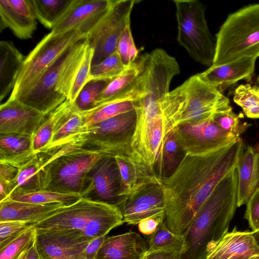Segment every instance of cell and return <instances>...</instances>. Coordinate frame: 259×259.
<instances>
[{"instance_id": "obj_1", "label": "cell", "mask_w": 259, "mask_h": 259, "mask_svg": "<svg viewBox=\"0 0 259 259\" xmlns=\"http://www.w3.org/2000/svg\"><path fill=\"white\" fill-rule=\"evenodd\" d=\"M241 138L207 154H185L169 176L162 179L167 227L182 235L218 183L236 167L244 149Z\"/></svg>"}, {"instance_id": "obj_2", "label": "cell", "mask_w": 259, "mask_h": 259, "mask_svg": "<svg viewBox=\"0 0 259 259\" xmlns=\"http://www.w3.org/2000/svg\"><path fill=\"white\" fill-rule=\"evenodd\" d=\"M236 167L217 185L184 233L182 259H203L207 249L228 232L236 209Z\"/></svg>"}, {"instance_id": "obj_3", "label": "cell", "mask_w": 259, "mask_h": 259, "mask_svg": "<svg viewBox=\"0 0 259 259\" xmlns=\"http://www.w3.org/2000/svg\"><path fill=\"white\" fill-rule=\"evenodd\" d=\"M186 106V92L182 84L169 92L162 101L159 110L136 111L137 120L131 144L132 154L153 174L157 175L155 168L158 155L168 136L179 125Z\"/></svg>"}, {"instance_id": "obj_4", "label": "cell", "mask_w": 259, "mask_h": 259, "mask_svg": "<svg viewBox=\"0 0 259 259\" xmlns=\"http://www.w3.org/2000/svg\"><path fill=\"white\" fill-rule=\"evenodd\" d=\"M88 36L64 51L36 84L17 100L48 115L69 100L76 74L89 45Z\"/></svg>"}, {"instance_id": "obj_5", "label": "cell", "mask_w": 259, "mask_h": 259, "mask_svg": "<svg viewBox=\"0 0 259 259\" xmlns=\"http://www.w3.org/2000/svg\"><path fill=\"white\" fill-rule=\"evenodd\" d=\"M259 57V3L230 14L216 34L212 65Z\"/></svg>"}, {"instance_id": "obj_6", "label": "cell", "mask_w": 259, "mask_h": 259, "mask_svg": "<svg viewBox=\"0 0 259 259\" xmlns=\"http://www.w3.org/2000/svg\"><path fill=\"white\" fill-rule=\"evenodd\" d=\"M46 151L49 157L44 168L41 190L80 195L88 172L102 156L84 149Z\"/></svg>"}, {"instance_id": "obj_7", "label": "cell", "mask_w": 259, "mask_h": 259, "mask_svg": "<svg viewBox=\"0 0 259 259\" xmlns=\"http://www.w3.org/2000/svg\"><path fill=\"white\" fill-rule=\"evenodd\" d=\"M137 120L135 110L99 123L84 126L70 143L75 149H84L102 155L131 154V140Z\"/></svg>"}, {"instance_id": "obj_8", "label": "cell", "mask_w": 259, "mask_h": 259, "mask_svg": "<svg viewBox=\"0 0 259 259\" xmlns=\"http://www.w3.org/2000/svg\"><path fill=\"white\" fill-rule=\"evenodd\" d=\"M177 40L196 62L207 66L213 62L215 41L209 30L204 5L198 0H174Z\"/></svg>"}, {"instance_id": "obj_9", "label": "cell", "mask_w": 259, "mask_h": 259, "mask_svg": "<svg viewBox=\"0 0 259 259\" xmlns=\"http://www.w3.org/2000/svg\"><path fill=\"white\" fill-rule=\"evenodd\" d=\"M88 35L77 30L46 35L25 58L8 100H17L26 94L64 51Z\"/></svg>"}, {"instance_id": "obj_10", "label": "cell", "mask_w": 259, "mask_h": 259, "mask_svg": "<svg viewBox=\"0 0 259 259\" xmlns=\"http://www.w3.org/2000/svg\"><path fill=\"white\" fill-rule=\"evenodd\" d=\"M136 0H113L110 9L89 34V45L94 50L92 64H97L115 52L124 29L131 24Z\"/></svg>"}, {"instance_id": "obj_11", "label": "cell", "mask_w": 259, "mask_h": 259, "mask_svg": "<svg viewBox=\"0 0 259 259\" xmlns=\"http://www.w3.org/2000/svg\"><path fill=\"white\" fill-rule=\"evenodd\" d=\"M186 95L185 112L179 124L197 123L210 119L231 105L221 91L200 79L197 74L183 83Z\"/></svg>"}, {"instance_id": "obj_12", "label": "cell", "mask_w": 259, "mask_h": 259, "mask_svg": "<svg viewBox=\"0 0 259 259\" xmlns=\"http://www.w3.org/2000/svg\"><path fill=\"white\" fill-rule=\"evenodd\" d=\"M172 132L185 154L192 155L207 154L239 139L225 132L212 119L180 124Z\"/></svg>"}, {"instance_id": "obj_13", "label": "cell", "mask_w": 259, "mask_h": 259, "mask_svg": "<svg viewBox=\"0 0 259 259\" xmlns=\"http://www.w3.org/2000/svg\"><path fill=\"white\" fill-rule=\"evenodd\" d=\"M120 191V175L114 157L102 155L88 172L81 196L118 207Z\"/></svg>"}, {"instance_id": "obj_14", "label": "cell", "mask_w": 259, "mask_h": 259, "mask_svg": "<svg viewBox=\"0 0 259 259\" xmlns=\"http://www.w3.org/2000/svg\"><path fill=\"white\" fill-rule=\"evenodd\" d=\"M92 239L76 230L36 229V242L41 259H87L86 249Z\"/></svg>"}, {"instance_id": "obj_15", "label": "cell", "mask_w": 259, "mask_h": 259, "mask_svg": "<svg viewBox=\"0 0 259 259\" xmlns=\"http://www.w3.org/2000/svg\"><path fill=\"white\" fill-rule=\"evenodd\" d=\"M113 0H73L52 29L55 34L77 30L89 34L110 9Z\"/></svg>"}, {"instance_id": "obj_16", "label": "cell", "mask_w": 259, "mask_h": 259, "mask_svg": "<svg viewBox=\"0 0 259 259\" xmlns=\"http://www.w3.org/2000/svg\"><path fill=\"white\" fill-rule=\"evenodd\" d=\"M124 223L138 225L142 220L165 213V204L161 185H148L122 198L118 206Z\"/></svg>"}, {"instance_id": "obj_17", "label": "cell", "mask_w": 259, "mask_h": 259, "mask_svg": "<svg viewBox=\"0 0 259 259\" xmlns=\"http://www.w3.org/2000/svg\"><path fill=\"white\" fill-rule=\"evenodd\" d=\"M107 203L81 197L75 203L34 225L37 229L45 230H76L82 231Z\"/></svg>"}, {"instance_id": "obj_18", "label": "cell", "mask_w": 259, "mask_h": 259, "mask_svg": "<svg viewBox=\"0 0 259 259\" xmlns=\"http://www.w3.org/2000/svg\"><path fill=\"white\" fill-rule=\"evenodd\" d=\"M47 116L17 100H7L0 107V135L15 134L32 138Z\"/></svg>"}, {"instance_id": "obj_19", "label": "cell", "mask_w": 259, "mask_h": 259, "mask_svg": "<svg viewBox=\"0 0 259 259\" xmlns=\"http://www.w3.org/2000/svg\"><path fill=\"white\" fill-rule=\"evenodd\" d=\"M203 259H259V245L252 231L234 227L207 249Z\"/></svg>"}, {"instance_id": "obj_20", "label": "cell", "mask_w": 259, "mask_h": 259, "mask_svg": "<svg viewBox=\"0 0 259 259\" xmlns=\"http://www.w3.org/2000/svg\"><path fill=\"white\" fill-rule=\"evenodd\" d=\"M256 59L244 58L225 64L211 65L197 75L203 82L221 91L223 88L240 80H250L254 71Z\"/></svg>"}, {"instance_id": "obj_21", "label": "cell", "mask_w": 259, "mask_h": 259, "mask_svg": "<svg viewBox=\"0 0 259 259\" xmlns=\"http://www.w3.org/2000/svg\"><path fill=\"white\" fill-rule=\"evenodd\" d=\"M118 165L121 178L122 198L151 184L162 185V179L153 174L144 164L137 160L131 154L113 156Z\"/></svg>"}, {"instance_id": "obj_22", "label": "cell", "mask_w": 259, "mask_h": 259, "mask_svg": "<svg viewBox=\"0 0 259 259\" xmlns=\"http://www.w3.org/2000/svg\"><path fill=\"white\" fill-rule=\"evenodd\" d=\"M147 251L146 241L131 231L106 237L95 259H143Z\"/></svg>"}, {"instance_id": "obj_23", "label": "cell", "mask_w": 259, "mask_h": 259, "mask_svg": "<svg viewBox=\"0 0 259 259\" xmlns=\"http://www.w3.org/2000/svg\"><path fill=\"white\" fill-rule=\"evenodd\" d=\"M237 206L246 204L259 190V144L244 149L236 165Z\"/></svg>"}, {"instance_id": "obj_24", "label": "cell", "mask_w": 259, "mask_h": 259, "mask_svg": "<svg viewBox=\"0 0 259 259\" xmlns=\"http://www.w3.org/2000/svg\"><path fill=\"white\" fill-rule=\"evenodd\" d=\"M65 206L62 203L35 204L7 198L0 202V222L15 221L36 224Z\"/></svg>"}, {"instance_id": "obj_25", "label": "cell", "mask_w": 259, "mask_h": 259, "mask_svg": "<svg viewBox=\"0 0 259 259\" xmlns=\"http://www.w3.org/2000/svg\"><path fill=\"white\" fill-rule=\"evenodd\" d=\"M84 126L82 114L74 102L69 100L63 103L61 113L54 130L51 142L45 150L54 149L70 143Z\"/></svg>"}, {"instance_id": "obj_26", "label": "cell", "mask_w": 259, "mask_h": 259, "mask_svg": "<svg viewBox=\"0 0 259 259\" xmlns=\"http://www.w3.org/2000/svg\"><path fill=\"white\" fill-rule=\"evenodd\" d=\"M25 58L11 41L0 42V100L13 90Z\"/></svg>"}, {"instance_id": "obj_27", "label": "cell", "mask_w": 259, "mask_h": 259, "mask_svg": "<svg viewBox=\"0 0 259 259\" xmlns=\"http://www.w3.org/2000/svg\"><path fill=\"white\" fill-rule=\"evenodd\" d=\"M142 67V60L140 57L139 60H137L120 74L112 79L101 94L93 109L115 100L135 95V84Z\"/></svg>"}, {"instance_id": "obj_28", "label": "cell", "mask_w": 259, "mask_h": 259, "mask_svg": "<svg viewBox=\"0 0 259 259\" xmlns=\"http://www.w3.org/2000/svg\"><path fill=\"white\" fill-rule=\"evenodd\" d=\"M48 157V154L45 151L36 153L30 160L19 168L15 187L10 196L42 190L44 168Z\"/></svg>"}, {"instance_id": "obj_29", "label": "cell", "mask_w": 259, "mask_h": 259, "mask_svg": "<svg viewBox=\"0 0 259 259\" xmlns=\"http://www.w3.org/2000/svg\"><path fill=\"white\" fill-rule=\"evenodd\" d=\"M36 153L32 137L15 134L0 135V162L18 168L30 160Z\"/></svg>"}, {"instance_id": "obj_30", "label": "cell", "mask_w": 259, "mask_h": 259, "mask_svg": "<svg viewBox=\"0 0 259 259\" xmlns=\"http://www.w3.org/2000/svg\"><path fill=\"white\" fill-rule=\"evenodd\" d=\"M37 19L16 10L9 0H0V31L10 29L18 38L27 39L32 37L37 28Z\"/></svg>"}, {"instance_id": "obj_31", "label": "cell", "mask_w": 259, "mask_h": 259, "mask_svg": "<svg viewBox=\"0 0 259 259\" xmlns=\"http://www.w3.org/2000/svg\"><path fill=\"white\" fill-rule=\"evenodd\" d=\"M123 223V217L119 208L108 203L88 222L81 232L88 237L99 238L107 235L112 229Z\"/></svg>"}, {"instance_id": "obj_32", "label": "cell", "mask_w": 259, "mask_h": 259, "mask_svg": "<svg viewBox=\"0 0 259 259\" xmlns=\"http://www.w3.org/2000/svg\"><path fill=\"white\" fill-rule=\"evenodd\" d=\"M137 96H132L106 103L98 108L80 111L84 126H90L135 109Z\"/></svg>"}, {"instance_id": "obj_33", "label": "cell", "mask_w": 259, "mask_h": 259, "mask_svg": "<svg viewBox=\"0 0 259 259\" xmlns=\"http://www.w3.org/2000/svg\"><path fill=\"white\" fill-rule=\"evenodd\" d=\"M73 0H31L37 20L53 29L66 12Z\"/></svg>"}, {"instance_id": "obj_34", "label": "cell", "mask_w": 259, "mask_h": 259, "mask_svg": "<svg viewBox=\"0 0 259 259\" xmlns=\"http://www.w3.org/2000/svg\"><path fill=\"white\" fill-rule=\"evenodd\" d=\"M148 251H173L182 253L185 245L184 235L171 232L164 221L159 225L156 231L147 236Z\"/></svg>"}, {"instance_id": "obj_35", "label": "cell", "mask_w": 259, "mask_h": 259, "mask_svg": "<svg viewBox=\"0 0 259 259\" xmlns=\"http://www.w3.org/2000/svg\"><path fill=\"white\" fill-rule=\"evenodd\" d=\"M181 151L183 150L172 132L167 137L158 156L156 166L161 179L169 176L177 168L182 160Z\"/></svg>"}, {"instance_id": "obj_36", "label": "cell", "mask_w": 259, "mask_h": 259, "mask_svg": "<svg viewBox=\"0 0 259 259\" xmlns=\"http://www.w3.org/2000/svg\"><path fill=\"white\" fill-rule=\"evenodd\" d=\"M81 197V195L78 194L39 190L30 193L13 195L8 198L15 201L35 204L62 203L66 205H69L78 201Z\"/></svg>"}, {"instance_id": "obj_37", "label": "cell", "mask_w": 259, "mask_h": 259, "mask_svg": "<svg viewBox=\"0 0 259 259\" xmlns=\"http://www.w3.org/2000/svg\"><path fill=\"white\" fill-rule=\"evenodd\" d=\"M234 102L240 106L246 117L259 118V87L249 83L237 87L234 93Z\"/></svg>"}, {"instance_id": "obj_38", "label": "cell", "mask_w": 259, "mask_h": 259, "mask_svg": "<svg viewBox=\"0 0 259 259\" xmlns=\"http://www.w3.org/2000/svg\"><path fill=\"white\" fill-rule=\"evenodd\" d=\"M113 79H93L83 87L74 104L79 111L93 109L105 88Z\"/></svg>"}, {"instance_id": "obj_39", "label": "cell", "mask_w": 259, "mask_h": 259, "mask_svg": "<svg viewBox=\"0 0 259 259\" xmlns=\"http://www.w3.org/2000/svg\"><path fill=\"white\" fill-rule=\"evenodd\" d=\"M63 106V103L47 115L32 137V148L35 153L44 151L49 145Z\"/></svg>"}, {"instance_id": "obj_40", "label": "cell", "mask_w": 259, "mask_h": 259, "mask_svg": "<svg viewBox=\"0 0 259 259\" xmlns=\"http://www.w3.org/2000/svg\"><path fill=\"white\" fill-rule=\"evenodd\" d=\"M240 118V115L235 113L230 106L215 113L212 119L229 135L240 139L241 134L251 125L247 122H241Z\"/></svg>"}, {"instance_id": "obj_41", "label": "cell", "mask_w": 259, "mask_h": 259, "mask_svg": "<svg viewBox=\"0 0 259 259\" xmlns=\"http://www.w3.org/2000/svg\"><path fill=\"white\" fill-rule=\"evenodd\" d=\"M116 51L100 63L92 65L90 80L113 79L125 69Z\"/></svg>"}, {"instance_id": "obj_42", "label": "cell", "mask_w": 259, "mask_h": 259, "mask_svg": "<svg viewBox=\"0 0 259 259\" xmlns=\"http://www.w3.org/2000/svg\"><path fill=\"white\" fill-rule=\"evenodd\" d=\"M36 229L32 227L0 248V259H16L35 239Z\"/></svg>"}, {"instance_id": "obj_43", "label": "cell", "mask_w": 259, "mask_h": 259, "mask_svg": "<svg viewBox=\"0 0 259 259\" xmlns=\"http://www.w3.org/2000/svg\"><path fill=\"white\" fill-rule=\"evenodd\" d=\"M116 52L123 65L126 67L132 65L137 60L139 51L134 42L131 24L126 26L120 35L118 41Z\"/></svg>"}, {"instance_id": "obj_44", "label": "cell", "mask_w": 259, "mask_h": 259, "mask_svg": "<svg viewBox=\"0 0 259 259\" xmlns=\"http://www.w3.org/2000/svg\"><path fill=\"white\" fill-rule=\"evenodd\" d=\"M93 56L94 50L89 45L74 81L69 100L70 102H74L83 87L90 81Z\"/></svg>"}, {"instance_id": "obj_45", "label": "cell", "mask_w": 259, "mask_h": 259, "mask_svg": "<svg viewBox=\"0 0 259 259\" xmlns=\"http://www.w3.org/2000/svg\"><path fill=\"white\" fill-rule=\"evenodd\" d=\"M34 225L21 221L0 222V248Z\"/></svg>"}, {"instance_id": "obj_46", "label": "cell", "mask_w": 259, "mask_h": 259, "mask_svg": "<svg viewBox=\"0 0 259 259\" xmlns=\"http://www.w3.org/2000/svg\"><path fill=\"white\" fill-rule=\"evenodd\" d=\"M244 218L252 231L259 228V190L247 202Z\"/></svg>"}, {"instance_id": "obj_47", "label": "cell", "mask_w": 259, "mask_h": 259, "mask_svg": "<svg viewBox=\"0 0 259 259\" xmlns=\"http://www.w3.org/2000/svg\"><path fill=\"white\" fill-rule=\"evenodd\" d=\"M165 213L156 215L142 220L138 224V229L143 234L148 236L154 233L159 224L165 221Z\"/></svg>"}, {"instance_id": "obj_48", "label": "cell", "mask_w": 259, "mask_h": 259, "mask_svg": "<svg viewBox=\"0 0 259 259\" xmlns=\"http://www.w3.org/2000/svg\"><path fill=\"white\" fill-rule=\"evenodd\" d=\"M18 172L19 168L9 164L0 162L1 180L14 184Z\"/></svg>"}, {"instance_id": "obj_49", "label": "cell", "mask_w": 259, "mask_h": 259, "mask_svg": "<svg viewBox=\"0 0 259 259\" xmlns=\"http://www.w3.org/2000/svg\"><path fill=\"white\" fill-rule=\"evenodd\" d=\"M143 259H182V253L173 251H147Z\"/></svg>"}, {"instance_id": "obj_50", "label": "cell", "mask_w": 259, "mask_h": 259, "mask_svg": "<svg viewBox=\"0 0 259 259\" xmlns=\"http://www.w3.org/2000/svg\"><path fill=\"white\" fill-rule=\"evenodd\" d=\"M107 235L93 239L86 249L87 259H95L101 246L104 241Z\"/></svg>"}, {"instance_id": "obj_51", "label": "cell", "mask_w": 259, "mask_h": 259, "mask_svg": "<svg viewBox=\"0 0 259 259\" xmlns=\"http://www.w3.org/2000/svg\"><path fill=\"white\" fill-rule=\"evenodd\" d=\"M15 187L13 183H9L0 179V202L7 199Z\"/></svg>"}, {"instance_id": "obj_52", "label": "cell", "mask_w": 259, "mask_h": 259, "mask_svg": "<svg viewBox=\"0 0 259 259\" xmlns=\"http://www.w3.org/2000/svg\"><path fill=\"white\" fill-rule=\"evenodd\" d=\"M26 259H41L36 242V237L31 243Z\"/></svg>"}, {"instance_id": "obj_53", "label": "cell", "mask_w": 259, "mask_h": 259, "mask_svg": "<svg viewBox=\"0 0 259 259\" xmlns=\"http://www.w3.org/2000/svg\"><path fill=\"white\" fill-rule=\"evenodd\" d=\"M32 241V242H33ZM31 243L28 245L16 258V259H26L27 255L28 254L30 245Z\"/></svg>"}, {"instance_id": "obj_54", "label": "cell", "mask_w": 259, "mask_h": 259, "mask_svg": "<svg viewBox=\"0 0 259 259\" xmlns=\"http://www.w3.org/2000/svg\"><path fill=\"white\" fill-rule=\"evenodd\" d=\"M253 233L254 238H255L258 245H259V232H253Z\"/></svg>"}, {"instance_id": "obj_55", "label": "cell", "mask_w": 259, "mask_h": 259, "mask_svg": "<svg viewBox=\"0 0 259 259\" xmlns=\"http://www.w3.org/2000/svg\"><path fill=\"white\" fill-rule=\"evenodd\" d=\"M253 232H259V228L255 231H252Z\"/></svg>"}, {"instance_id": "obj_56", "label": "cell", "mask_w": 259, "mask_h": 259, "mask_svg": "<svg viewBox=\"0 0 259 259\" xmlns=\"http://www.w3.org/2000/svg\"><path fill=\"white\" fill-rule=\"evenodd\" d=\"M257 83H258V87H259V76H258V77L257 78Z\"/></svg>"}]
</instances>
